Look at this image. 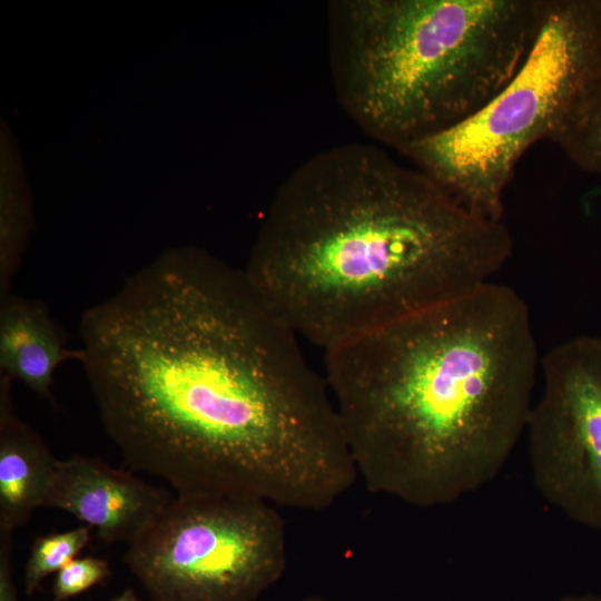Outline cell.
<instances>
[{
    "instance_id": "obj_1",
    "label": "cell",
    "mask_w": 601,
    "mask_h": 601,
    "mask_svg": "<svg viewBox=\"0 0 601 601\" xmlns=\"http://www.w3.org/2000/svg\"><path fill=\"white\" fill-rule=\"evenodd\" d=\"M80 336L107 434L176 495L318 512L356 482L325 378L244 270L165 255L89 308Z\"/></svg>"
},
{
    "instance_id": "obj_2",
    "label": "cell",
    "mask_w": 601,
    "mask_h": 601,
    "mask_svg": "<svg viewBox=\"0 0 601 601\" xmlns=\"http://www.w3.org/2000/svg\"><path fill=\"white\" fill-rule=\"evenodd\" d=\"M512 252L503 221L474 215L385 149L349 142L280 183L244 273L325 351L479 289Z\"/></svg>"
},
{
    "instance_id": "obj_3",
    "label": "cell",
    "mask_w": 601,
    "mask_h": 601,
    "mask_svg": "<svg viewBox=\"0 0 601 601\" xmlns=\"http://www.w3.org/2000/svg\"><path fill=\"white\" fill-rule=\"evenodd\" d=\"M324 354L357 477L415 508L500 473L526 430L541 361L526 302L495 282Z\"/></svg>"
},
{
    "instance_id": "obj_4",
    "label": "cell",
    "mask_w": 601,
    "mask_h": 601,
    "mask_svg": "<svg viewBox=\"0 0 601 601\" xmlns=\"http://www.w3.org/2000/svg\"><path fill=\"white\" fill-rule=\"evenodd\" d=\"M546 0H333L328 59L338 104L396 151L476 114L514 76Z\"/></svg>"
},
{
    "instance_id": "obj_5",
    "label": "cell",
    "mask_w": 601,
    "mask_h": 601,
    "mask_svg": "<svg viewBox=\"0 0 601 601\" xmlns=\"http://www.w3.org/2000/svg\"><path fill=\"white\" fill-rule=\"evenodd\" d=\"M601 62V0H546L536 39L510 81L460 125L398 150L474 215L502 221L526 150L556 142Z\"/></svg>"
},
{
    "instance_id": "obj_6",
    "label": "cell",
    "mask_w": 601,
    "mask_h": 601,
    "mask_svg": "<svg viewBox=\"0 0 601 601\" xmlns=\"http://www.w3.org/2000/svg\"><path fill=\"white\" fill-rule=\"evenodd\" d=\"M125 562L151 601H256L285 572L286 526L260 499L176 495Z\"/></svg>"
},
{
    "instance_id": "obj_7",
    "label": "cell",
    "mask_w": 601,
    "mask_h": 601,
    "mask_svg": "<svg viewBox=\"0 0 601 601\" xmlns=\"http://www.w3.org/2000/svg\"><path fill=\"white\" fill-rule=\"evenodd\" d=\"M528 425L532 479L572 521L601 532V334L550 348Z\"/></svg>"
},
{
    "instance_id": "obj_8",
    "label": "cell",
    "mask_w": 601,
    "mask_h": 601,
    "mask_svg": "<svg viewBox=\"0 0 601 601\" xmlns=\"http://www.w3.org/2000/svg\"><path fill=\"white\" fill-rule=\"evenodd\" d=\"M171 501L169 494L106 462L82 455L58 460L45 506L95 528L107 543L135 541Z\"/></svg>"
},
{
    "instance_id": "obj_9",
    "label": "cell",
    "mask_w": 601,
    "mask_h": 601,
    "mask_svg": "<svg viewBox=\"0 0 601 601\" xmlns=\"http://www.w3.org/2000/svg\"><path fill=\"white\" fill-rule=\"evenodd\" d=\"M12 382L0 374V529L14 532L45 506L58 460L17 415Z\"/></svg>"
},
{
    "instance_id": "obj_10",
    "label": "cell",
    "mask_w": 601,
    "mask_h": 601,
    "mask_svg": "<svg viewBox=\"0 0 601 601\" xmlns=\"http://www.w3.org/2000/svg\"><path fill=\"white\" fill-rule=\"evenodd\" d=\"M68 359H81L38 300L9 294L0 300V374L22 382L40 398L52 401L53 374Z\"/></svg>"
},
{
    "instance_id": "obj_11",
    "label": "cell",
    "mask_w": 601,
    "mask_h": 601,
    "mask_svg": "<svg viewBox=\"0 0 601 601\" xmlns=\"http://www.w3.org/2000/svg\"><path fill=\"white\" fill-rule=\"evenodd\" d=\"M555 144L580 169L601 174V62Z\"/></svg>"
},
{
    "instance_id": "obj_12",
    "label": "cell",
    "mask_w": 601,
    "mask_h": 601,
    "mask_svg": "<svg viewBox=\"0 0 601 601\" xmlns=\"http://www.w3.org/2000/svg\"><path fill=\"white\" fill-rule=\"evenodd\" d=\"M91 528L80 525L39 536L31 546L24 570V592L32 595L41 582L76 559L90 540Z\"/></svg>"
},
{
    "instance_id": "obj_13",
    "label": "cell",
    "mask_w": 601,
    "mask_h": 601,
    "mask_svg": "<svg viewBox=\"0 0 601 601\" xmlns=\"http://www.w3.org/2000/svg\"><path fill=\"white\" fill-rule=\"evenodd\" d=\"M106 560L95 556L76 558L57 572L53 582V601L76 597L110 575Z\"/></svg>"
},
{
    "instance_id": "obj_14",
    "label": "cell",
    "mask_w": 601,
    "mask_h": 601,
    "mask_svg": "<svg viewBox=\"0 0 601 601\" xmlns=\"http://www.w3.org/2000/svg\"><path fill=\"white\" fill-rule=\"evenodd\" d=\"M13 532L0 529V601H20L12 570Z\"/></svg>"
},
{
    "instance_id": "obj_15",
    "label": "cell",
    "mask_w": 601,
    "mask_h": 601,
    "mask_svg": "<svg viewBox=\"0 0 601 601\" xmlns=\"http://www.w3.org/2000/svg\"><path fill=\"white\" fill-rule=\"evenodd\" d=\"M560 601H601V594L585 593L568 595Z\"/></svg>"
},
{
    "instance_id": "obj_16",
    "label": "cell",
    "mask_w": 601,
    "mask_h": 601,
    "mask_svg": "<svg viewBox=\"0 0 601 601\" xmlns=\"http://www.w3.org/2000/svg\"><path fill=\"white\" fill-rule=\"evenodd\" d=\"M111 601H140L131 589H126L121 594Z\"/></svg>"
},
{
    "instance_id": "obj_17",
    "label": "cell",
    "mask_w": 601,
    "mask_h": 601,
    "mask_svg": "<svg viewBox=\"0 0 601 601\" xmlns=\"http://www.w3.org/2000/svg\"><path fill=\"white\" fill-rule=\"evenodd\" d=\"M294 601H331V600L322 595H306L304 598H300Z\"/></svg>"
}]
</instances>
